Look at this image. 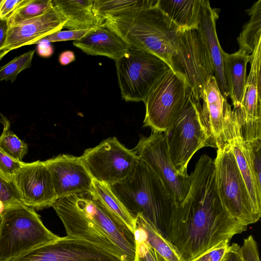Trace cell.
<instances>
[{
	"label": "cell",
	"instance_id": "cell-1",
	"mask_svg": "<svg viewBox=\"0 0 261 261\" xmlns=\"http://www.w3.org/2000/svg\"><path fill=\"white\" fill-rule=\"evenodd\" d=\"M188 195L175 204L167 239L179 252L183 261H189L247 230L232 218L219 197L214 161L202 155L190 175Z\"/></svg>",
	"mask_w": 261,
	"mask_h": 261
},
{
	"label": "cell",
	"instance_id": "cell-2",
	"mask_svg": "<svg viewBox=\"0 0 261 261\" xmlns=\"http://www.w3.org/2000/svg\"><path fill=\"white\" fill-rule=\"evenodd\" d=\"M51 207L67 236L89 242L120 261H135L134 234L90 191L58 198Z\"/></svg>",
	"mask_w": 261,
	"mask_h": 261
},
{
	"label": "cell",
	"instance_id": "cell-3",
	"mask_svg": "<svg viewBox=\"0 0 261 261\" xmlns=\"http://www.w3.org/2000/svg\"><path fill=\"white\" fill-rule=\"evenodd\" d=\"M159 0H143L138 6L109 16L102 24L130 47L149 52L172 68L179 28L158 7Z\"/></svg>",
	"mask_w": 261,
	"mask_h": 261
},
{
	"label": "cell",
	"instance_id": "cell-4",
	"mask_svg": "<svg viewBox=\"0 0 261 261\" xmlns=\"http://www.w3.org/2000/svg\"><path fill=\"white\" fill-rule=\"evenodd\" d=\"M110 186L134 218L141 216L167 238L176 204L145 163L139 160L125 179Z\"/></svg>",
	"mask_w": 261,
	"mask_h": 261
},
{
	"label": "cell",
	"instance_id": "cell-5",
	"mask_svg": "<svg viewBox=\"0 0 261 261\" xmlns=\"http://www.w3.org/2000/svg\"><path fill=\"white\" fill-rule=\"evenodd\" d=\"M60 238L44 226L34 208L23 205L9 209L1 215L0 261H11Z\"/></svg>",
	"mask_w": 261,
	"mask_h": 261
},
{
	"label": "cell",
	"instance_id": "cell-6",
	"mask_svg": "<svg viewBox=\"0 0 261 261\" xmlns=\"http://www.w3.org/2000/svg\"><path fill=\"white\" fill-rule=\"evenodd\" d=\"M215 164L216 183L222 204L233 219L248 226L261 216L254 206L229 144L217 148Z\"/></svg>",
	"mask_w": 261,
	"mask_h": 261
},
{
	"label": "cell",
	"instance_id": "cell-7",
	"mask_svg": "<svg viewBox=\"0 0 261 261\" xmlns=\"http://www.w3.org/2000/svg\"><path fill=\"white\" fill-rule=\"evenodd\" d=\"M121 96L126 101H143L171 68L160 58L130 47L115 61Z\"/></svg>",
	"mask_w": 261,
	"mask_h": 261
},
{
	"label": "cell",
	"instance_id": "cell-8",
	"mask_svg": "<svg viewBox=\"0 0 261 261\" xmlns=\"http://www.w3.org/2000/svg\"><path fill=\"white\" fill-rule=\"evenodd\" d=\"M200 102L190 96L184 107L164 132L172 164L181 175L188 176L192 157L202 147L210 146V136L200 114Z\"/></svg>",
	"mask_w": 261,
	"mask_h": 261
},
{
	"label": "cell",
	"instance_id": "cell-9",
	"mask_svg": "<svg viewBox=\"0 0 261 261\" xmlns=\"http://www.w3.org/2000/svg\"><path fill=\"white\" fill-rule=\"evenodd\" d=\"M172 64V69L185 79L191 96L200 102L205 85L214 76V71L206 45L197 29H179Z\"/></svg>",
	"mask_w": 261,
	"mask_h": 261
},
{
	"label": "cell",
	"instance_id": "cell-10",
	"mask_svg": "<svg viewBox=\"0 0 261 261\" xmlns=\"http://www.w3.org/2000/svg\"><path fill=\"white\" fill-rule=\"evenodd\" d=\"M191 95L184 77L171 69L155 85L144 101L143 126L152 133H164L181 111Z\"/></svg>",
	"mask_w": 261,
	"mask_h": 261
},
{
	"label": "cell",
	"instance_id": "cell-11",
	"mask_svg": "<svg viewBox=\"0 0 261 261\" xmlns=\"http://www.w3.org/2000/svg\"><path fill=\"white\" fill-rule=\"evenodd\" d=\"M133 150L160 180L176 204L186 198L191 186L190 175L180 174L169 154L164 133H152L141 137Z\"/></svg>",
	"mask_w": 261,
	"mask_h": 261
},
{
	"label": "cell",
	"instance_id": "cell-12",
	"mask_svg": "<svg viewBox=\"0 0 261 261\" xmlns=\"http://www.w3.org/2000/svg\"><path fill=\"white\" fill-rule=\"evenodd\" d=\"M81 157L93 179L109 185L125 179L139 161L135 151L116 137L86 149Z\"/></svg>",
	"mask_w": 261,
	"mask_h": 261
},
{
	"label": "cell",
	"instance_id": "cell-13",
	"mask_svg": "<svg viewBox=\"0 0 261 261\" xmlns=\"http://www.w3.org/2000/svg\"><path fill=\"white\" fill-rule=\"evenodd\" d=\"M11 261H120L83 240L69 236L61 237Z\"/></svg>",
	"mask_w": 261,
	"mask_h": 261
},
{
	"label": "cell",
	"instance_id": "cell-14",
	"mask_svg": "<svg viewBox=\"0 0 261 261\" xmlns=\"http://www.w3.org/2000/svg\"><path fill=\"white\" fill-rule=\"evenodd\" d=\"M250 57V70L246 77L242 105L234 109L246 143L261 140V40Z\"/></svg>",
	"mask_w": 261,
	"mask_h": 261
},
{
	"label": "cell",
	"instance_id": "cell-15",
	"mask_svg": "<svg viewBox=\"0 0 261 261\" xmlns=\"http://www.w3.org/2000/svg\"><path fill=\"white\" fill-rule=\"evenodd\" d=\"M12 178L26 206L41 210L51 206L57 199L50 174L43 161L25 163Z\"/></svg>",
	"mask_w": 261,
	"mask_h": 261
},
{
	"label": "cell",
	"instance_id": "cell-16",
	"mask_svg": "<svg viewBox=\"0 0 261 261\" xmlns=\"http://www.w3.org/2000/svg\"><path fill=\"white\" fill-rule=\"evenodd\" d=\"M43 162L50 174L57 199L91 191L93 178L81 156L63 154Z\"/></svg>",
	"mask_w": 261,
	"mask_h": 261
},
{
	"label": "cell",
	"instance_id": "cell-17",
	"mask_svg": "<svg viewBox=\"0 0 261 261\" xmlns=\"http://www.w3.org/2000/svg\"><path fill=\"white\" fill-rule=\"evenodd\" d=\"M224 136L225 142L230 146L252 203L255 208L261 213V187L257 184L252 169L237 112L235 110H232L229 103L224 117Z\"/></svg>",
	"mask_w": 261,
	"mask_h": 261
},
{
	"label": "cell",
	"instance_id": "cell-18",
	"mask_svg": "<svg viewBox=\"0 0 261 261\" xmlns=\"http://www.w3.org/2000/svg\"><path fill=\"white\" fill-rule=\"evenodd\" d=\"M66 21L60 12L52 7L37 17L9 27L2 51L6 55L14 49L36 44L46 36L61 31Z\"/></svg>",
	"mask_w": 261,
	"mask_h": 261
},
{
	"label": "cell",
	"instance_id": "cell-19",
	"mask_svg": "<svg viewBox=\"0 0 261 261\" xmlns=\"http://www.w3.org/2000/svg\"><path fill=\"white\" fill-rule=\"evenodd\" d=\"M201 100L200 114L210 136V147L217 148L226 142L224 124L228 103L221 94L214 76L206 84Z\"/></svg>",
	"mask_w": 261,
	"mask_h": 261
},
{
	"label": "cell",
	"instance_id": "cell-20",
	"mask_svg": "<svg viewBox=\"0 0 261 261\" xmlns=\"http://www.w3.org/2000/svg\"><path fill=\"white\" fill-rule=\"evenodd\" d=\"M218 18L217 10L213 9L209 1L202 0L201 15L197 30L203 39L213 63L214 77L222 96L227 99L228 90L224 77L223 59L224 51L218 39L216 21Z\"/></svg>",
	"mask_w": 261,
	"mask_h": 261
},
{
	"label": "cell",
	"instance_id": "cell-21",
	"mask_svg": "<svg viewBox=\"0 0 261 261\" xmlns=\"http://www.w3.org/2000/svg\"><path fill=\"white\" fill-rule=\"evenodd\" d=\"M73 44L87 55L105 56L115 61L130 47L119 35L102 23L91 30L81 39L73 41Z\"/></svg>",
	"mask_w": 261,
	"mask_h": 261
},
{
	"label": "cell",
	"instance_id": "cell-22",
	"mask_svg": "<svg viewBox=\"0 0 261 261\" xmlns=\"http://www.w3.org/2000/svg\"><path fill=\"white\" fill-rule=\"evenodd\" d=\"M250 55L238 50L232 54L224 52L223 71L233 109L241 107L246 82V67Z\"/></svg>",
	"mask_w": 261,
	"mask_h": 261
},
{
	"label": "cell",
	"instance_id": "cell-23",
	"mask_svg": "<svg viewBox=\"0 0 261 261\" xmlns=\"http://www.w3.org/2000/svg\"><path fill=\"white\" fill-rule=\"evenodd\" d=\"M93 0H51L52 6L66 19L69 30L93 29L101 24L93 11Z\"/></svg>",
	"mask_w": 261,
	"mask_h": 261
},
{
	"label": "cell",
	"instance_id": "cell-24",
	"mask_svg": "<svg viewBox=\"0 0 261 261\" xmlns=\"http://www.w3.org/2000/svg\"><path fill=\"white\" fill-rule=\"evenodd\" d=\"M202 0H159V8L180 29H197Z\"/></svg>",
	"mask_w": 261,
	"mask_h": 261
},
{
	"label": "cell",
	"instance_id": "cell-25",
	"mask_svg": "<svg viewBox=\"0 0 261 261\" xmlns=\"http://www.w3.org/2000/svg\"><path fill=\"white\" fill-rule=\"evenodd\" d=\"M91 193L111 213L134 234L137 220L134 218L112 191L110 186L93 179Z\"/></svg>",
	"mask_w": 261,
	"mask_h": 261
},
{
	"label": "cell",
	"instance_id": "cell-26",
	"mask_svg": "<svg viewBox=\"0 0 261 261\" xmlns=\"http://www.w3.org/2000/svg\"><path fill=\"white\" fill-rule=\"evenodd\" d=\"M246 11L250 18L244 26L237 38V41L239 50L249 55L253 52L257 42L261 40V1L255 2Z\"/></svg>",
	"mask_w": 261,
	"mask_h": 261
},
{
	"label": "cell",
	"instance_id": "cell-27",
	"mask_svg": "<svg viewBox=\"0 0 261 261\" xmlns=\"http://www.w3.org/2000/svg\"><path fill=\"white\" fill-rule=\"evenodd\" d=\"M136 219L137 225L144 231L146 241L158 253L167 261H183L178 251L165 237L141 216Z\"/></svg>",
	"mask_w": 261,
	"mask_h": 261
},
{
	"label": "cell",
	"instance_id": "cell-28",
	"mask_svg": "<svg viewBox=\"0 0 261 261\" xmlns=\"http://www.w3.org/2000/svg\"><path fill=\"white\" fill-rule=\"evenodd\" d=\"M1 115L3 130L0 135V149L13 159L22 161L28 152V145L11 131L9 120Z\"/></svg>",
	"mask_w": 261,
	"mask_h": 261
},
{
	"label": "cell",
	"instance_id": "cell-29",
	"mask_svg": "<svg viewBox=\"0 0 261 261\" xmlns=\"http://www.w3.org/2000/svg\"><path fill=\"white\" fill-rule=\"evenodd\" d=\"M52 7L51 0H22L18 8L7 20L9 27L37 17L48 11Z\"/></svg>",
	"mask_w": 261,
	"mask_h": 261
},
{
	"label": "cell",
	"instance_id": "cell-30",
	"mask_svg": "<svg viewBox=\"0 0 261 261\" xmlns=\"http://www.w3.org/2000/svg\"><path fill=\"white\" fill-rule=\"evenodd\" d=\"M143 0H95L93 11L100 24L110 16L132 9L139 5Z\"/></svg>",
	"mask_w": 261,
	"mask_h": 261
},
{
	"label": "cell",
	"instance_id": "cell-31",
	"mask_svg": "<svg viewBox=\"0 0 261 261\" xmlns=\"http://www.w3.org/2000/svg\"><path fill=\"white\" fill-rule=\"evenodd\" d=\"M23 205L13 178L0 172V215L9 209Z\"/></svg>",
	"mask_w": 261,
	"mask_h": 261
},
{
	"label": "cell",
	"instance_id": "cell-32",
	"mask_svg": "<svg viewBox=\"0 0 261 261\" xmlns=\"http://www.w3.org/2000/svg\"><path fill=\"white\" fill-rule=\"evenodd\" d=\"M34 51V50L27 51L14 58L7 64L1 67L0 81L10 80L12 83L14 82L21 71L31 67Z\"/></svg>",
	"mask_w": 261,
	"mask_h": 261
},
{
	"label": "cell",
	"instance_id": "cell-33",
	"mask_svg": "<svg viewBox=\"0 0 261 261\" xmlns=\"http://www.w3.org/2000/svg\"><path fill=\"white\" fill-rule=\"evenodd\" d=\"M134 237L136 243L135 261H159L156 252L146 241L144 231L138 225Z\"/></svg>",
	"mask_w": 261,
	"mask_h": 261
},
{
	"label": "cell",
	"instance_id": "cell-34",
	"mask_svg": "<svg viewBox=\"0 0 261 261\" xmlns=\"http://www.w3.org/2000/svg\"><path fill=\"white\" fill-rule=\"evenodd\" d=\"M246 143L256 181L261 187V140Z\"/></svg>",
	"mask_w": 261,
	"mask_h": 261
},
{
	"label": "cell",
	"instance_id": "cell-35",
	"mask_svg": "<svg viewBox=\"0 0 261 261\" xmlns=\"http://www.w3.org/2000/svg\"><path fill=\"white\" fill-rule=\"evenodd\" d=\"M229 241H224L189 261H223L229 248Z\"/></svg>",
	"mask_w": 261,
	"mask_h": 261
},
{
	"label": "cell",
	"instance_id": "cell-36",
	"mask_svg": "<svg viewBox=\"0 0 261 261\" xmlns=\"http://www.w3.org/2000/svg\"><path fill=\"white\" fill-rule=\"evenodd\" d=\"M25 164L10 157L0 149V172L12 178Z\"/></svg>",
	"mask_w": 261,
	"mask_h": 261
},
{
	"label": "cell",
	"instance_id": "cell-37",
	"mask_svg": "<svg viewBox=\"0 0 261 261\" xmlns=\"http://www.w3.org/2000/svg\"><path fill=\"white\" fill-rule=\"evenodd\" d=\"M92 29L59 31L46 36L43 39L48 40L50 42L69 40L75 41L81 39Z\"/></svg>",
	"mask_w": 261,
	"mask_h": 261
},
{
	"label": "cell",
	"instance_id": "cell-38",
	"mask_svg": "<svg viewBox=\"0 0 261 261\" xmlns=\"http://www.w3.org/2000/svg\"><path fill=\"white\" fill-rule=\"evenodd\" d=\"M240 250L243 261H260L257 244L252 236L244 240Z\"/></svg>",
	"mask_w": 261,
	"mask_h": 261
},
{
	"label": "cell",
	"instance_id": "cell-39",
	"mask_svg": "<svg viewBox=\"0 0 261 261\" xmlns=\"http://www.w3.org/2000/svg\"><path fill=\"white\" fill-rule=\"evenodd\" d=\"M22 0H1L0 2V19L8 20L18 8Z\"/></svg>",
	"mask_w": 261,
	"mask_h": 261
},
{
	"label": "cell",
	"instance_id": "cell-40",
	"mask_svg": "<svg viewBox=\"0 0 261 261\" xmlns=\"http://www.w3.org/2000/svg\"><path fill=\"white\" fill-rule=\"evenodd\" d=\"M48 40L43 38L38 41L37 51L38 54L44 58L50 57L54 53V48Z\"/></svg>",
	"mask_w": 261,
	"mask_h": 261
},
{
	"label": "cell",
	"instance_id": "cell-41",
	"mask_svg": "<svg viewBox=\"0 0 261 261\" xmlns=\"http://www.w3.org/2000/svg\"><path fill=\"white\" fill-rule=\"evenodd\" d=\"M223 261H243L240 246L234 243L229 245Z\"/></svg>",
	"mask_w": 261,
	"mask_h": 261
},
{
	"label": "cell",
	"instance_id": "cell-42",
	"mask_svg": "<svg viewBox=\"0 0 261 261\" xmlns=\"http://www.w3.org/2000/svg\"><path fill=\"white\" fill-rule=\"evenodd\" d=\"M8 29L7 20L0 19V60L6 55L2 49L6 41Z\"/></svg>",
	"mask_w": 261,
	"mask_h": 261
},
{
	"label": "cell",
	"instance_id": "cell-43",
	"mask_svg": "<svg viewBox=\"0 0 261 261\" xmlns=\"http://www.w3.org/2000/svg\"><path fill=\"white\" fill-rule=\"evenodd\" d=\"M75 59L74 52L65 50L62 52L59 57V61L62 65H67L73 62Z\"/></svg>",
	"mask_w": 261,
	"mask_h": 261
},
{
	"label": "cell",
	"instance_id": "cell-44",
	"mask_svg": "<svg viewBox=\"0 0 261 261\" xmlns=\"http://www.w3.org/2000/svg\"><path fill=\"white\" fill-rule=\"evenodd\" d=\"M157 256H158L159 261H167L158 253H157Z\"/></svg>",
	"mask_w": 261,
	"mask_h": 261
},
{
	"label": "cell",
	"instance_id": "cell-45",
	"mask_svg": "<svg viewBox=\"0 0 261 261\" xmlns=\"http://www.w3.org/2000/svg\"><path fill=\"white\" fill-rule=\"evenodd\" d=\"M1 215H0V222H1Z\"/></svg>",
	"mask_w": 261,
	"mask_h": 261
},
{
	"label": "cell",
	"instance_id": "cell-46",
	"mask_svg": "<svg viewBox=\"0 0 261 261\" xmlns=\"http://www.w3.org/2000/svg\"><path fill=\"white\" fill-rule=\"evenodd\" d=\"M1 0H0V2H1Z\"/></svg>",
	"mask_w": 261,
	"mask_h": 261
}]
</instances>
